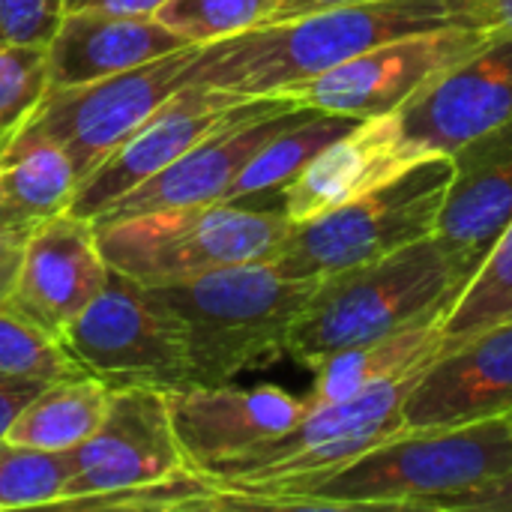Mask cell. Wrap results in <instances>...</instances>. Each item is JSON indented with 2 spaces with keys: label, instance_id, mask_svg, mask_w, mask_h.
I'll return each instance as SVG.
<instances>
[{
  "label": "cell",
  "instance_id": "cell-32",
  "mask_svg": "<svg viewBox=\"0 0 512 512\" xmlns=\"http://www.w3.org/2000/svg\"><path fill=\"white\" fill-rule=\"evenodd\" d=\"M33 228H36L33 222L15 219L0 210V306H6V300H9V291L15 285V276H18V267L24 258V246H27Z\"/></svg>",
  "mask_w": 512,
  "mask_h": 512
},
{
  "label": "cell",
  "instance_id": "cell-13",
  "mask_svg": "<svg viewBox=\"0 0 512 512\" xmlns=\"http://www.w3.org/2000/svg\"><path fill=\"white\" fill-rule=\"evenodd\" d=\"M396 120L423 156H453L512 120V36L492 33L474 54L438 72Z\"/></svg>",
  "mask_w": 512,
  "mask_h": 512
},
{
  "label": "cell",
  "instance_id": "cell-36",
  "mask_svg": "<svg viewBox=\"0 0 512 512\" xmlns=\"http://www.w3.org/2000/svg\"><path fill=\"white\" fill-rule=\"evenodd\" d=\"M354 3H369V0H282L279 9L273 12V21H285V18H297V15H309V12H321V9H339V6H354Z\"/></svg>",
  "mask_w": 512,
  "mask_h": 512
},
{
  "label": "cell",
  "instance_id": "cell-4",
  "mask_svg": "<svg viewBox=\"0 0 512 512\" xmlns=\"http://www.w3.org/2000/svg\"><path fill=\"white\" fill-rule=\"evenodd\" d=\"M459 291L462 279L453 273L435 237L327 273L315 282L294 321L288 357L312 372L330 354L444 315Z\"/></svg>",
  "mask_w": 512,
  "mask_h": 512
},
{
  "label": "cell",
  "instance_id": "cell-12",
  "mask_svg": "<svg viewBox=\"0 0 512 512\" xmlns=\"http://www.w3.org/2000/svg\"><path fill=\"white\" fill-rule=\"evenodd\" d=\"M312 108H303L282 96H258L246 99L228 120H222L210 135L192 144L183 156H177L156 177L114 201L99 219L108 222L120 216H135L162 207L183 204H210L222 201L228 186L246 168V162L285 126L306 117Z\"/></svg>",
  "mask_w": 512,
  "mask_h": 512
},
{
  "label": "cell",
  "instance_id": "cell-37",
  "mask_svg": "<svg viewBox=\"0 0 512 512\" xmlns=\"http://www.w3.org/2000/svg\"><path fill=\"white\" fill-rule=\"evenodd\" d=\"M3 447H6V441H0V453H3Z\"/></svg>",
  "mask_w": 512,
  "mask_h": 512
},
{
  "label": "cell",
  "instance_id": "cell-21",
  "mask_svg": "<svg viewBox=\"0 0 512 512\" xmlns=\"http://www.w3.org/2000/svg\"><path fill=\"white\" fill-rule=\"evenodd\" d=\"M444 348H447V342H444L441 315H438V318H426L408 330H399L393 336L330 354L327 360H321L312 369L315 381H312V390L306 396V405L318 408V405L342 402V399H351L369 387H378V384L396 381L402 375L420 372Z\"/></svg>",
  "mask_w": 512,
  "mask_h": 512
},
{
  "label": "cell",
  "instance_id": "cell-25",
  "mask_svg": "<svg viewBox=\"0 0 512 512\" xmlns=\"http://www.w3.org/2000/svg\"><path fill=\"white\" fill-rule=\"evenodd\" d=\"M512 315V222L483 267L459 291L450 309L441 315V333L447 345H456L483 327Z\"/></svg>",
  "mask_w": 512,
  "mask_h": 512
},
{
  "label": "cell",
  "instance_id": "cell-24",
  "mask_svg": "<svg viewBox=\"0 0 512 512\" xmlns=\"http://www.w3.org/2000/svg\"><path fill=\"white\" fill-rule=\"evenodd\" d=\"M357 120L309 111L297 123L276 132L237 174V180L228 186L222 201H246L267 192H279L315 153H321L330 141H336L342 132H348Z\"/></svg>",
  "mask_w": 512,
  "mask_h": 512
},
{
  "label": "cell",
  "instance_id": "cell-3",
  "mask_svg": "<svg viewBox=\"0 0 512 512\" xmlns=\"http://www.w3.org/2000/svg\"><path fill=\"white\" fill-rule=\"evenodd\" d=\"M315 282L255 261L153 291L183 330L189 384L216 387L288 357L294 321Z\"/></svg>",
  "mask_w": 512,
  "mask_h": 512
},
{
  "label": "cell",
  "instance_id": "cell-2",
  "mask_svg": "<svg viewBox=\"0 0 512 512\" xmlns=\"http://www.w3.org/2000/svg\"><path fill=\"white\" fill-rule=\"evenodd\" d=\"M507 468H512V420L396 432L324 477L258 501L255 510L426 512L432 501Z\"/></svg>",
  "mask_w": 512,
  "mask_h": 512
},
{
  "label": "cell",
  "instance_id": "cell-18",
  "mask_svg": "<svg viewBox=\"0 0 512 512\" xmlns=\"http://www.w3.org/2000/svg\"><path fill=\"white\" fill-rule=\"evenodd\" d=\"M423 159L429 156L408 141L396 114L357 120L279 189L282 213L291 225L309 222L387 186Z\"/></svg>",
  "mask_w": 512,
  "mask_h": 512
},
{
  "label": "cell",
  "instance_id": "cell-34",
  "mask_svg": "<svg viewBox=\"0 0 512 512\" xmlns=\"http://www.w3.org/2000/svg\"><path fill=\"white\" fill-rule=\"evenodd\" d=\"M165 0H66V12H108V15H144L156 18Z\"/></svg>",
  "mask_w": 512,
  "mask_h": 512
},
{
  "label": "cell",
  "instance_id": "cell-16",
  "mask_svg": "<svg viewBox=\"0 0 512 512\" xmlns=\"http://www.w3.org/2000/svg\"><path fill=\"white\" fill-rule=\"evenodd\" d=\"M168 408L183 459L201 477L288 432L306 411V399L282 387L186 384L168 390Z\"/></svg>",
  "mask_w": 512,
  "mask_h": 512
},
{
  "label": "cell",
  "instance_id": "cell-11",
  "mask_svg": "<svg viewBox=\"0 0 512 512\" xmlns=\"http://www.w3.org/2000/svg\"><path fill=\"white\" fill-rule=\"evenodd\" d=\"M69 459L72 474L57 507L72 510L186 471L189 465L174 432L168 390L144 384L111 387L102 423L84 444L69 450Z\"/></svg>",
  "mask_w": 512,
  "mask_h": 512
},
{
  "label": "cell",
  "instance_id": "cell-10",
  "mask_svg": "<svg viewBox=\"0 0 512 512\" xmlns=\"http://www.w3.org/2000/svg\"><path fill=\"white\" fill-rule=\"evenodd\" d=\"M489 36V30L465 24L405 33L354 54L351 60L312 81L285 90L282 99L351 120L396 114L420 87H426L438 72L474 54Z\"/></svg>",
  "mask_w": 512,
  "mask_h": 512
},
{
  "label": "cell",
  "instance_id": "cell-23",
  "mask_svg": "<svg viewBox=\"0 0 512 512\" xmlns=\"http://www.w3.org/2000/svg\"><path fill=\"white\" fill-rule=\"evenodd\" d=\"M108 399L111 387L96 375L45 384L9 426L6 444L69 453L96 432L108 411Z\"/></svg>",
  "mask_w": 512,
  "mask_h": 512
},
{
  "label": "cell",
  "instance_id": "cell-15",
  "mask_svg": "<svg viewBox=\"0 0 512 512\" xmlns=\"http://www.w3.org/2000/svg\"><path fill=\"white\" fill-rule=\"evenodd\" d=\"M108 273L96 222L63 210L30 231L6 309L63 339L96 300Z\"/></svg>",
  "mask_w": 512,
  "mask_h": 512
},
{
  "label": "cell",
  "instance_id": "cell-8",
  "mask_svg": "<svg viewBox=\"0 0 512 512\" xmlns=\"http://www.w3.org/2000/svg\"><path fill=\"white\" fill-rule=\"evenodd\" d=\"M75 363L108 387H186L189 357L183 330L165 300L141 282L111 270L96 300L66 330Z\"/></svg>",
  "mask_w": 512,
  "mask_h": 512
},
{
  "label": "cell",
  "instance_id": "cell-6",
  "mask_svg": "<svg viewBox=\"0 0 512 512\" xmlns=\"http://www.w3.org/2000/svg\"><path fill=\"white\" fill-rule=\"evenodd\" d=\"M420 372L342 402L309 408L288 432L210 474L207 480L219 489L222 510H255L258 501L324 477L375 441L396 435L402 429L405 396Z\"/></svg>",
  "mask_w": 512,
  "mask_h": 512
},
{
  "label": "cell",
  "instance_id": "cell-1",
  "mask_svg": "<svg viewBox=\"0 0 512 512\" xmlns=\"http://www.w3.org/2000/svg\"><path fill=\"white\" fill-rule=\"evenodd\" d=\"M450 24L474 27L468 0H369L321 9L198 45L186 81L240 99L282 96L378 42Z\"/></svg>",
  "mask_w": 512,
  "mask_h": 512
},
{
  "label": "cell",
  "instance_id": "cell-5",
  "mask_svg": "<svg viewBox=\"0 0 512 512\" xmlns=\"http://www.w3.org/2000/svg\"><path fill=\"white\" fill-rule=\"evenodd\" d=\"M291 222L279 210H255L240 201L162 207L96 222L99 246L111 270L144 288L180 285L213 270L273 261Z\"/></svg>",
  "mask_w": 512,
  "mask_h": 512
},
{
  "label": "cell",
  "instance_id": "cell-31",
  "mask_svg": "<svg viewBox=\"0 0 512 512\" xmlns=\"http://www.w3.org/2000/svg\"><path fill=\"white\" fill-rule=\"evenodd\" d=\"M426 512H512V468L471 489L432 501Z\"/></svg>",
  "mask_w": 512,
  "mask_h": 512
},
{
  "label": "cell",
  "instance_id": "cell-20",
  "mask_svg": "<svg viewBox=\"0 0 512 512\" xmlns=\"http://www.w3.org/2000/svg\"><path fill=\"white\" fill-rule=\"evenodd\" d=\"M189 42L156 18L63 12L48 39V90L99 81L147 60L186 48Z\"/></svg>",
  "mask_w": 512,
  "mask_h": 512
},
{
  "label": "cell",
  "instance_id": "cell-27",
  "mask_svg": "<svg viewBox=\"0 0 512 512\" xmlns=\"http://www.w3.org/2000/svg\"><path fill=\"white\" fill-rule=\"evenodd\" d=\"M0 375L54 384L87 372L75 363L63 339L0 306Z\"/></svg>",
  "mask_w": 512,
  "mask_h": 512
},
{
  "label": "cell",
  "instance_id": "cell-28",
  "mask_svg": "<svg viewBox=\"0 0 512 512\" xmlns=\"http://www.w3.org/2000/svg\"><path fill=\"white\" fill-rule=\"evenodd\" d=\"M72 474L69 453L6 444L0 453V510L57 507Z\"/></svg>",
  "mask_w": 512,
  "mask_h": 512
},
{
  "label": "cell",
  "instance_id": "cell-29",
  "mask_svg": "<svg viewBox=\"0 0 512 512\" xmlns=\"http://www.w3.org/2000/svg\"><path fill=\"white\" fill-rule=\"evenodd\" d=\"M48 93L45 45L0 39V147L27 123Z\"/></svg>",
  "mask_w": 512,
  "mask_h": 512
},
{
  "label": "cell",
  "instance_id": "cell-35",
  "mask_svg": "<svg viewBox=\"0 0 512 512\" xmlns=\"http://www.w3.org/2000/svg\"><path fill=\"white\" fill-rule=\"evenodd\" d=\"M474 27L512 36V0H468Z\"/></svg>",
  "mask_w": 512,
  "mask_h": 512
},
{
  "label": "cell",
  "instance_id": "cell-22",
  "mask_svg": "<svg viewBox=\"0 0 512 512\" xmlns=\"http://www.w3.org/2000/svg\"><path fill=\"white\" fill-rule=\"evenodd\" d=\"M78 174L69 156L42 135L15 132L0 147V210L39 225L69 210Z\"/></svg>",
  "mask_w": 512,
  "mask_h": 512
},
{
  "label": "cell",
  "instance_id": "cell-14",
  "mask_svg": "<svg viewBox=\"0 0 512 512\" xmlns=\"http://www.w3.org/2000/svg\"><path fill=\"white\" fill-rule=\"evenodd\" d=\"M512 420V315L447 345L411 384L399 432Z\"/></svg>",
  "mask_w": 512,
  "mask_h": 512
},
{
  "label": "cell",
  "instance_id": "cell-19",
  "mask_svg": "<svg viewBox=\"0 0 512 512\" xmlns=\"http://www.w3.org/2000/svg\"><path fill=\"white\" fill-rule=\"evenodd\" d=\"M512 222V120L453 153L435 240L462 288L483 267Z\"/></svg>",
  "mask_w": 512,
  "mask_h": 512
},
{
  "label": "cell",
  "instance_id": "cell-9",
  "mask_svg": "<svg viewBox=\"0 0 512 512\" xmlns=\"http://www.w3.org/2000/svg\"><path fill=\"white\" fill-rule=\"evenodd\" d=\"M198 45L177 48L135 69L48 90L21 132L51 138L72 162L78 183L96 171L186 81Z\"/></svg>",
  "mask_w": 512,
  "mask_h": 512
},
{
  "label": "cell",
  "instance_id": "cell-17",
  "mask_svg": "<svg viewBox=\"0 0 512 512\" xmlns=\"http://www.w3.org/2000/svg\"><path fill=\"white\" fill-rule=\"evenodd\" d=\"M243 102L246 99L225 90L183 84L96 171L78 183L69 210L84 219H99L114 201L156 177L192 144L210 135Z\"/></svg>",
  "mask_w": 512,
  "mask_h": 512
},
{
  "label": "cell",
  "instance_id": "cell-7",
  "mask_svg": "<svg viewBox=\"0 0 512 512\" xmlns=\"http://www.w3.org/2000/svg\"><path fill=\"white\" fill-rule=\"evenodd\" d=\"M450 180L453 156H429L387 186L291 225L270 264L294 279H321L429 240Z\"/></svg>",
  "mask_w": 512,
  "mask_h": 512
},
{
  "label": "cell",
  "instance_id": "cell-33",
  "mask_svg": "<svg viewBox=\"0 0 512 512\" xmlns=\"http://www.w3.org/2000/svg\"><path fill=\"white\" fill-rule=\"evenodd\" d=\"M42 381H30V378H15V375H0V441H6L9 426L15 423V417L24 411V405L42 390Z\"/></svg>",
  "mask_w": 512,
  "mask_h": 512
},
{
  "label": "cell",
  "instance_id": "cell-26",
  "mask_svg": "<svg viewBox=\"0 0 512 512\" xmlns=\"http://www.w3.org/2000/svg\"><path fill=\"white\" fill-rule=\"evenodd\" d=\"M279 3L282 0H165L156 21L189 45H210L267 24Z\"/></svg>",
  "mask_w": 512,
  "mask_h": 512
},
{
  "label": "cell",
  "instance_id": "cell-30",
  "mask_svg": "<svg viewBox=\"0 0 512 512\" xmlns=\"http://www.w3.org/2000/svg\"><path fill=\"white\" fill-rule=\"evenodd\" d=\"M66 0H0V39L21 45H48Z\"/></svg>",
  "mask_w": 512,
  "mask_h": 512
}]
</instances>
